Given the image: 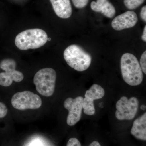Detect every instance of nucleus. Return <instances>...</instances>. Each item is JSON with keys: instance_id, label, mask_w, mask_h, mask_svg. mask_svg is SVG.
Masks as SVG:
<instances>
[{"instance_id": "obj_16", "label": "nucleus", "mask_w": 146, "mask_h": 146, "mask_svg": "<svg viewBox=\"0 0 146 146\" xmlns=\"http://www.w3.org/2000/svg\"><path fill=\"white\" fill-rule=\"evenodd\" d=\"M73 4L77 8L82 9L85 7L89 3V0H72Z\"/></svg>"}, {"instance_id": "obj_7", "label": "nucleus", "mask_w": 146, "mask_h": 146, "mask_svg": "<svg viewBox=\"0 0 146 146\" xmlns=\"http://www.w3.org/2000/svg\"><path fill=\"white\" fill-rule=\"evenodd\" d=\"M138 106L139 101L136 97L128 99L127 97H122L116 104V118L119 120L133 119L138 112Z\"/></svg>"}, {"instance_id": "obj_15", "label": "nucleus", "mask_w": 146, "mask_h": 146, "mask_svg": "<svg viewBox=\"0 0 146 146\" xmlns=\"http://www.w3.org/2000/svg\"><path fill=\"white\" fill-rule=\"evenodd\" d=\"M145 1V0H124L126 7L130 10L138 8Z\"/></svg>"}, {"instance_id": "obj_17", "label": "nucleus", "mask_w": 146, "mask_h": 146, "mask_svg": "<svg viewBox=\"0 0 146 146\" xmlns=\"http://www.w3.org/2000/svg\"><path fill=\"white\" fill-rule=\"evenodd\" d=\"M140 65L142 71L146 74V51H145L141 56Z\"/></svg>"}, {"instance_id": "obj_13", "label": "nucleus", "mask_w": 146, "mask_h": 146, "mask_svg": "<svg viewBox=\"0 0 146 146\" xmlns=\"http://www.w3.org/2000/svg\"><path fill=\"white\" fill-rule=\"evenodd\" d=\"M104 89L101 86L94 84L89 90L86 91L85 97L89 98L95 100L101 99L105 95Z\"/></svg>"}, {"instance_id": "obj_2", "label": "nucleus", "mask_w": 146, "mask_h": 146, "mask_svg": "<svg viewBox=\"0 0 146 146\" xmlns=\"http://www.w3.org/2000/svg\"><path fill=\"white\" fill-rule=\"evenodd\" d=\"M48 36L46 33L40 29L26 30L16 36L15 44L21 50L35 49L43 46L47 43Z\"/></svg>"}, {"instance_id": "obj_20", "label": "nucleus", "mask_w": 146, "mask_h": 146, "mask_svg": "<svg viewBox=\"0 0 146 146\" xmlns=\"http://www.w3.org/2000/svg\"><path fill=\"white\" fill-rule=\"evenodd\" d=\"M141 19H142L144 22L145 23L146 22V6H144L142 7V9H141Z\"/></svg>"}, {"instance_id": "obj_3", "label": "nucleus", "mask_w": 146, "mask_h": 146, "mask_svg": "<svg viewBox=\"0 0 146 146\" xmlns=\"http://www.w3.org/2000/svg\"><path fill=\"white\" fill-rule=\"evenodd\" d=\"M63 56L68 65L78 72L86 70L92 61L91 56L77 45H72L67 47L63 53Z\"/></svg>"}, {"instance_id": "obj_23", "label": "nucleus", "mask_w": 146, "mask_h": 146, "mask_svg": "<svg viewBox=\"0 0 146 146\" xmlns=\"http://www.w3.org/2000/svg\"><path fill=\"white\" fill-rule=\"evenodd\" d=\"M141 110H146V106L145 105H142L141 106Z\"/></svg>"}, {"instance_id": "obj_22", "label": "nucleus", "mask_w": 146, "mask_h": 146, "mask_svg": "<svg viewBox=\"0 0 146 146\" xmlns=\"http://www.w3.org/2000/svg\"><path fill=\"white\" fill-rule=\"evenodd\" d=\"M88 146H101L98 141H95L92 142Z\"/></svg>"}, {"instance_id": "obj_11", "label": "nucleus", "mask_w": 146, "mask_h": 146, "mask_svg": "<svg viewBox=\"0 0 146 146\" xmlns=\"http://www.w3.org/2000/svg\"><path fill=\"white\" fill-rule=\"evenodd\" d=\"M91 7L94 11L100 12L107 18H113L116 13L115 7L108 1L97 0L96 2H92Z\"/></svg>"}, {"instance_id": "obj_24", "label": "nucleus", "mask_w": 146, "mask_h": 146, "mask_svg": "<svg viewBox=\"0 0 146 146\" xmlns=\"http://www.w3.org/2000/svg\"><path fill=\"white\" fill-rule=\"evenodd\" d=\"M104 1H108V0H104Z\"/></svg>"}, {"instance_id": "obj_14", "label": "nucleus", "mask_w": 146, "mask_h": 146, "mask_svg": "<svg viewBox=\"0 0 146 146\" xmlns=\"http://www.w3.org/2000/svg\"><path fill=\"white\" fill-rule=\"evenodd\" d=\"M94 101V100L90 98L87 97L83 98L82 108L85 115L91 116L94 115L96 113Z\"/></svg>"}, {"instance_id": "obj_1", "label": "nucleus", "mask_w": 146, "mask_h": 146, "mask_svg": "<svg viewBox=\"0 0 146 146\" xmlns=\"http://www.w3.org/2000/svg\"><path fill=\"white\" fill-rule=\"evenodd\" d=\"M121 69L123 78L128 84L135 86L142 83L143 74L135 56L129 53L123 54L121 59Z\"/></svg>"}, {"instance_id": "obj_12", "label": "nucleus", "mask_w": 146, "mask_h": 146, "mask_svg": "<svg viewBox=\"0 0 146 146\" xmlns=\"http://www.w3.org/2000/svg\"><path fill=\"white\" fill-rule=\"evenodd\" d=\"M131 133L139 140H146V113L136 119L133 123Z\"/></svg>"}, {"instance_id": "obj_18", "label": "nucleus", "mask_w": 146, "mask_h": 146, "mask_svg": "<svg viewBox=\"0 0 146 146\" xmlns=\"http://www.w3.org/2000/svg\"><path fill=\"white\" fill-rule=\"evenodd\" d=\"M8 109L3 103L0 102V119L5 117L7 115Z\"/></svg>"}, {"instance_id": "obj_5", "label": "nucleus", "mask_w": 146, "mask_h": 146, "mask_svg": "<svg viewBox=\"0 0 146 146\" xmlns=\"http://www.w3.org/2000/svg\"><path fill=\"white\" fill-rule=\"evenodd\" d=\"M14 108L20 110L38 109L42 105V100L38 95L30 91L18 92L14 94L11 100Z\"/></svg>"}, {"instance_id": "obj_6", "label": "nucleus", "mask_w": 146, "mask_h": 146, "mask_svg": "<svg viewBox=\"0 0 146 146\" xmlns=\"http://www.w3.org/2000/svg\"><path fill=\"white\" fill-rule=\"evenodd\" d=\"M16 63L10 58L3 59L0 62V68L5 71L0 73V85L5 87L10 86L13 81L20 82L24 79L23 74L16 71Z\"/></svg>"}, {"instance_id": "obj_21", "label": "nucleus", "mask_w": 146, "mask_h": 146, "mask_svg": "<svg viewBox=\"0 0 146 146\" xmlns=\"http://www.w3.org/2000/svg\"><path fill=\"white\" fill-rule=\"evenodd\" d=\"M142 39L144 42H146V26L145 27L144 29L143 32L142 36Z\"/></svg>"}, {"instance_id": "obj_8", "label": "nucleus", "mask_w": 146, "mask_h": 146, "mask_svg": "<svg viewBox=\"0 0 146 146\" xmlns=\"http://www.w3.org/2000/svg\"><path fill=\"white\" fill-rule=\"evenodd\" d=\"M83 97L81 96L77 97L74 99L68 98L65 100L64 107L69 111L67 119V123L68 125H74L80 120L83 109Z\"/></svg>"}, {"instance_id": "obj_9", "label": "nucleus", "mask_w": 146, "mask_h": 146, "mask_svg": "<svg viewBox=\"0 0 146 146\" xmlns=\"http://www.w3.org/2000/svg\"><path fill=\"white\" fill-rule=\"evenodd\" d=\"M138 21V16L133 11H126L115 17L112 22V27L116 31L133 27Z\"/></svg>"}, {"instance_id": "obj_19", "label": "nucleus", "mask_w": 146, "mask_h": 146, "mask_svg": "<svg viewBox=\"0 0 146 146\" xmlns=\"http://www.w3.org/2000/svg\"><path fill=\"white\" fill-rule=\"evenodd\" d=\"M66 146H81V145L77 138H73L68 141Z\"/></svg>"}, {"instance_id": "obj_10", "label": "nucleus", "mask_w": 146, "mask_h": 146, "mask_svg": "<svg viewBox=\"0 0 146 146\" xmlns=\"http://www.w3.org/2000/svg\"><path fill=\"white\" fill-rule=\"evenodd\" d=\"M55 13L59 18H68L72 13L70 0H50Z\"/></svg>"}, {"instance_id": "obj_4", "label": "nucleus", "mask_w": 146, "mask_h": 146, "mask_svg": "<svg viewBox=\"0 0 146 146\" xmlns=\"http://www.w3.org/2000/svg\"><path fill=\"white\" fill-rule=\"evenodd\" d=\"M56 74L54 69L45 68L35 74L33 82L37 92L45 97L52 96L55 88Z\"/></svg>"}]
</instances>
